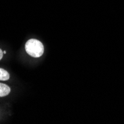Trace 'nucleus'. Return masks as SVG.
Wrapping results in <instances>:
<instances>
[{
	"instance_id": "obj_1",
	"label": "nucleus",
	"mask_w": 124,
	"mask_h": 124,
	"mask_svg": "<svg viewBox=\"0 0 124 124\" xmlns=\"http://www.w3.org/2000/svg\"><path fill=\"white\" fill-rule=\"evenodd\" d=\"M25 48L28 54L35 58L40 57L44 53V46L42 43L39 40L35 39L28 40L25 43Z\"/></svg>"
},
{
	"instance_id": "obj_2",
	"label": "nucleus",
	"mask_w": 124,
	"mask_h": 124,
	"mask_svg": "<svg viewBox=\"0 0 124 124\" xmlns=\"http://www.w3.org/2000/svg\"><path fill=\"white\" fill-rule=\"evenodd\" d=\"M10 92V88L3 83H0V97H5Z\"/></svg>"
},
{
	"instance_id": "obj_3",
	"label": "nucleus",
	"mask_w": 124,
	"mask_h": 124,
	"mask_svg": "<svg viewBox=\"0 0 124 124\" xmlns=\"http://www.w3.org/2000/svg\"><path fill=\"white\" fill-rule=\"evenodd\" d=\"M9 78H10L9 73L3 69H0V80L6 81L9 80Z\"/></svg>"
},
{
	"instance_id": "obj_4",
	"label": "nucleus",
	"mask_w": 124,
	"mask_h": 124,
	"mask_svg": "<svg viewBox=\"0 0 124 124\" xmlns=\"http://www.w3.org/2000/svg\"><path fill=\"white\" fill-rule=\"evenodd\" d=\"M3 51L1 50V49H0V60H2V57H3Z\"/></svg>"
}]
</instances>
